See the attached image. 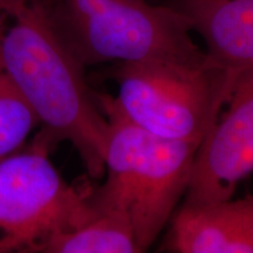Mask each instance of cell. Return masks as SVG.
Segmentation results:
<instances>
[{
    "label": "cell",
    "mask_w": 253,
    "mask_h": 253,
    "mask_svg": "<svg viewBox=\"0 0 253 253\" xmlns=\"http://www.w3.org/2000/svg\"><path fill=\"white\" fill-rule=\"evenodd\" d=\"M54 150L41 132L0 158V253H43L50 239L100 214L94 186L69 184L49 160Z\"/></svg>",
    "instance_id": "obj_4"
},
{
    "label": "cell",
    "mask_w": 253,
    "mask_h": 253,
    "mask_svg": "<svg viewBox=\"0 0 253 253\" xmlns=\"http://www.w3.org/2000/svg\"><path fill=\"white\" fill-rule=\"evenodd\" d=\"M0 59L55 149L69 142L87 175H104L109 122L84 67L73 58L34 0H0Z\"/></svg>",
    "instance_id": "obj_1"
},
{
    "label": "cell",
    "mask_w": 253,
    "mask_h": 253,
    "mask_svg": "<svg viewBox=\"0 0 253 253\" xmlns=\"http://www.w3.org/2000/svg\"><path fill=\"white\" fill-rule=\"evenodd\" d=\"M82 67L164 60L204 65L189 18L151 0H34Z\"/></svg>",
    "instance_id": "obj_2"
},
{
    "label": "cell",
    "mask_w": 253,
    "mask_h": 253,
    "mask_svg": "<svg viewBox=\"0 0 253 253\" xmlns=\"http://www.w3.org/2000/svg\"><path fill=\"white\" fill-rule=\"evenodd\" d=\"M223 107L199 145L186 204L232 198L237 185L253 173V67L235 78Z\"/></svg>",
    "instance_id": "obj_6"
},
{
    "label": "cell",
    "mask_w": 253,
    "mask_h": 253,
    "mask_svg": "<svg viewBox=\"0 0 253 253\" xmlns=\"http://www.w3.org/2000/svg\"><path fill=\"white\" fill-rule=\"evenodd\" d=\"M201 36L208 59L226 73L230 86L253 67V0H175Z\"/></svg>",
    "instance_id": "obj_8"
},
{
    "label": "cell",
    "mask_w": 253,
    "mask_h": 253,
    "mask_svg": "<svg viewBox=\"0 0 253 253\" xmlns=\"http://www.w3.org/2000/svg\"><path fill=\"white\" fill-rule=\"evenodd\" d=\"M162 250L172 253H253V195L183 204Z\"/></svg>",
    "instance_id": "obj_7"
},
{
    "label": "cell",
    "mask_w": 253,
    "mask_h": 253,
    "mask_svg": "<svg viewBox=\"0 0 253 253\" xmlns=\"http://www.w3.org/2000/svg\"><path fill=\"white\" fill-rule=\"evenodd\" d=\"M114 104L132 125L157 137L203 142L226 100V73L204 65L149 60L115 63Z\"/></svg>",
    "instance_id": "obj_5"
},
{
    "label": "cell",
    "mask_w": 253,
    "mask_h": 253,
    "mask_svg": "<svg viewBox=\"0 0 253 253\" xmlns=\"http://www.w3.org/2000/svg\"><path fill=\"white\" fill-rule=\"evenodd\" d=\"M38 126L40 122L37 114L15 86L0 59V158L24 147Z\"/></svg>",
    "instance_id": "obj_10"
},
{
    "label": "cell",
    "mask_w": 253,
    "mask_h": 253,
    "mask_svg": "<svg viewBox=\"0 0 253 253\" xmlns=\"http://www.w3.org/2000/svg\"><path fill=\"white\" fill-rule=\"evenodd\" d=\"M43 253H140L129 216L102 211L84 226L50 239Z\"/></svg>",
    "instance_id": "obj_9"
},
{
    "label": "cell",
    "mask_w": 253,
    "mask_h": 253,
    "mask_svg": "<svg viewBox=\"0 0 253 253\" xmlns=\"http://www.w3.org/2000/svg\"><path fill=\"white\" fill-rule=\"evenodd\" d=\"M109 122L106 181L94 186L100 212L121 211L129 216L140 252H145L171 219L185 195L201 142L157 137L129 122L113 96L99 93Z\"/></svg>",
    "instance_id": "obj_3"
}]
</instances>
